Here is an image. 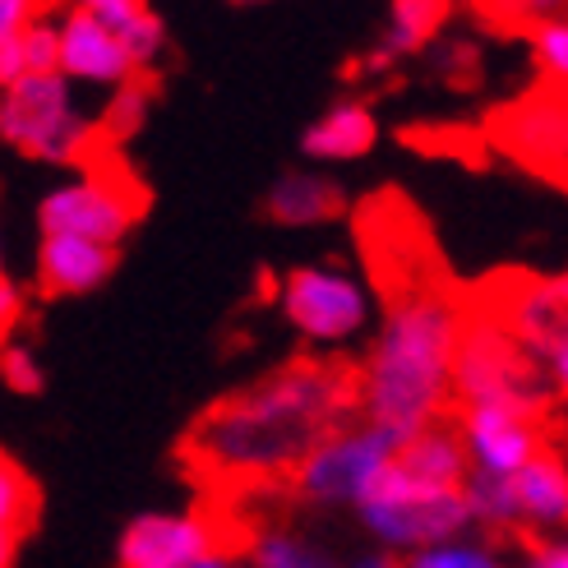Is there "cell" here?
<instances>
[{
	"label": "cell",
	"instance_id": "1",
	"mask_svg": "<svg viewBox=\"0 0 568 568\" xmlns=\"http://www.w3.org/2000/svg\"><path fill=\"white\" fill-rule=\"evenodd\" d=\"M347 407V379L328 365H287L217 403L194 435V453L226 476H273L296 467Z\"/></svg>",
	"mask_w": 568,
	"mask_h": 568
},
{
	"label": "cell",
	"instance_id": "2",
	"mask_svg": "<svg viewBox=\"0 0 568 568\" xmlns=\"http://www.w3.org/2000/svg\"><path fill=\"white\" fill-rule=\"evenodd\" d=\"M463 305L439 287H407L375 333L361 375V407L371 425L407 439L435 425L453 397V352L463 337Z\"/></svg>",
	"mask_w": 568,
	"mask_h": 568
},
{
	"label": "cell",
	"instance_id": "3",
	"mask_svg": "<svg viewBox=\"0 0 568 568\" xmlns=\"http://www.w3.org/2000/svg\"><path fill=\"white\" fill-rule=\"evenodd\" d=\"M93 130L79 89L61 74H23L0 89V139L33 162H79L93 144Z\"/></svg>",
	"mask_w": 568,
	"mask_h": 568
},
{
	"label": "cell",
	"instance_id": "4",
	"mask_svg": "<svg viewBox=\"0 0 568 568\" xmlns=\"http://www.w3.org/2000/svg\"><path fill=\"white\" fill-rule=\"evenodd\" d=\"M356 518L375 536L379 555H412V550H425V546H439V541H453V536L476 531L463 486L458 490L420 486V480L403 476L393 463L375 480V490L356 504Z\"/></svg>",
	"mask_w": 568,
	"mask_h": 568
},
{
	"label": "cell",
	"instance_id": "5",
	"mask_svg": "<svg viewBox=\"0 0 568 568\" xmlns=\"http://www.w3.org/2000/svg\"><path fill=\"white\" fill-rule=\"evenodd\" d=\"M277 310H282V320L315 347H347L375 320L371 287L337 264L292 268L277 287Z\"/></svg>",
	"mask_w": 568,
	"mask_h": 568
},
{
	"label": "cell",
	"instance_id": "6",
	"mask_svg": "<svg viewBox=\"0 0 568 568\" xmlns=\"http://www.w3.org/2000/svg\"><path fill=\"white\" fill-rule=\"evenodd\" d=\"M397 439L384 425H347V430H328L305 458L292 467L301 499L320 508H356L365 495L375 490V480L388 471Z\"/></svg>",
	"mask_w": 568,
	"mask_h": 568
},
{
	"label": "cell",
	"instance_id": "7",
	"mask_svg": "<svg viewBox=\"0 0 568 568\" xmlns=\"http://www.w3.org/2000/svg\"><path fill=\"white\" fill-rule=\"evenodd\" d=\"M453 397H458L463 407L514 403L527 412H546L550 388L504 324L471 320V324H463L458 352H453Z\"/></svg>",
	"mask_w": 568,
	"mask_h": 568
},
{
	"label": "cell",
	"instance_id": "8",
	"mask_svg": "<svg viewBox=\"0 0 568 568\" xmlns=\"http://www.w3.org/2000/svg\"><path fill=\"white\" fill-rule=\"evenodd\" d=\"M139 213H144V194L130 181H116V172H83L42 194L38 226L42 236H79L116 250L134 232Z\"/></svg>",
	"mask_w": 568,
	"mask_h": 568
},
{
	"label": "cell",
	"instance_id": "9",
	"mask_svg": "<svg viewBox=\"0 0 568 568\" xmlns=\"http://www.w3.org/2000/svg\"><path fill=\"white\" fill-rule=\"evenodd\" d=\"M458 439H463V453H467V471L471 476H495V480L518 476L536 453L546 448L541 412H527V407H514V403H471V407H463Z\"/></svg>",
	"mask_w": 568,
	"mask_h": 568
},
{
	"label": "cell",
	"instance_id": "10",
	"mask_svg": "<svg viewBox=\"0 0 568 568\" xmlns=\"http://www.w3.org/2000/svg\"><path fill=\"white\" fill-rule=\"evenodd\" d=\"M564 277H546L531 282V287L514 301V320H508V333L514 343L527 352V361L541 371L546 388L564 393L568 384V320H564Z\"/></svg>",
	"mask_w": 568,
	"mask_h": 568
},
{
	"label": "cell",
	"instance_id": "11",
	"mask_svg": "<svg viewBox=\"0 0 568 568\" xmlns=\"http://www.w3.org/2000/svg\"><path fill=\"white\" fill-rule=\"evenodd\" d=\"M217 550V527L204 514H139L121 531V568H190Z\"/></svg>",
	"mask_w": 568,
	"mask_h": 568
},
{
	"label": "cell",
	"instance_id": "12",
	"mask_svg": "<svg viewBox=\"0 0 568 568\" xmlns=\"http://www.w3.org/2000/svg\"><path fill=\"white\" fill-rule=\"evenodd\" d=\"M55 42H61L55 74L70 79L74 89H106V93H116V89H125V83L134 79V65L125 61L116 33L102 28L98 19H89V14L61 10V19H55Z\"/></svg>",
	"mask_w": 568,
	"mask_h": 568
},
{
	"label": "cell",
	"instance_id": "13",
	"mask_svg": "<svg viewBox=\"0 0 568 568\" xmlns=\"http://www.w3.org/2000/svg\"><path fill=\"white\" fill-rule=\"evenodd\" d=\"M499 144L546 176L564 172V98L531 93L499 116Z\"/></svg>",
	"mask_w": 568,
	"mask_h": 568
},
{
	"label": "cell",
	"instance_id": "14",
	"mask_svg": "<svg viewBox=\"0 0 568 568\" xmlns=\"http://www.w3.org/2000/svg\"><path fill=\"white\" fill-rule=\"evenodd\" d=\"M116 273V250L79 236H42L38 282L51 296H89Z\"/></svg>",
	"mask_w": 568,
	"mask_h": 568
},
{
	"label": "cell",
	"instance_id": "15",
	"mask_svg": "<svg viewBox=\"0 0 568 568\" xmlns=\"http://www.w3.org/2000/svg\"><path fill=\"white\" fill-rule=\"evenodd\" d=\"M379 144V121L365 102H333L301 134V153L310 162H361Z\"/></svg>",
	"mask_w": 568,
	"mask_h": 568
},
{
	"label": "cell",
	"instance_id": "16",
	"mask_svg": "<svg viewBox=\"0 0 568 568\" xmlns=\"http://www.w3.org/2000/svg\"><path fill=\"white\" fill-rule=\"evenodd\" d=\"M508 490L518 504V527L559 531L568 523V467L559 453L541 448L518 476H508Z\"/></svg>",
	"mask_w": 568,
	"mask_h": 568
},
{
	"label": "cell",
	"instance_id": "17",
	"mask_svg": "<svg viewBox=\"0 0 568 568\" xmlns=\"http://www.w3.org/2000/svg\"><path fill=\"white\" fill-rule=\"evenodd\" d=\"M393 467L420 480V486H439V490H458L467 480V453H463V439L453 425L435 420L425 430L407 435L393 453Z\"/></svg>",
	"mask_w": 568,
	"mask_h": 568
},
{
	"label": "cell",
	"instance_id": "18",
	"mask_svg": "<svg viewBox=\"0 0 568 568\" xmlns=\"http://www.w3.org/2000/svg\"><path fill=\"white\" fill-rule=\"evenodd\" d=\"M264 209L277 226H324L333 217H343L347 194L343 185H333L328 176L310 172H282L264 199Z\"/></svg>",
	"mask_w": 568,
	"mask_h": 568
},
{
	"label": "cell",
	"instance_id": "19",
	"mask_svg": "<svg viewBox=\"0 0 568 568\" xmlns=\"http://www.w3.org/2000/svg\"><path fill=\"white\" fill-rule=\"evenodd\" d=\"M448 6L453 0H393L384 42H379V51H371V70H384V65L397 61V55L420 51L439 33V23L448 19Z\"/></svg>",
	"mask_w": 568,
	"mask_h": 568
},
{
	"label": "cell",
	"instance_id": "20",
	"mask_svg": "<svg viewBox=\"0 0 568 568\" xmlns=\"http://www.w3.org/2000/svg\"><path fill=\"white\" fill-rule=\"evenodd\" d=\"M397 568H508V559L499 555V546L486 541V536L467 531V536H453V541L403 555Z\"/></svg>",
	"mask_w": 568,
	"mask_h": 568
},
{
	"label": "cell",
	"instance_id": "21",
	"mask_svg": "<svg viewBox=\"0 0 568 568\" xmlns=\"http://www.w3.org/2000/svg\"><path fill=\"white\" fill-rule=\"evenodd\" d=\"M250 568H337L324 546L296 531H260L250 546Z\"/></svg>",
	"mask_w": 568,
	"mask_h": 568
},
{
	"label": "cell",
	"instance_id": "22",
	"mask_svg": "<svg viewBox=\"0 0 568 568\" xmlns=\"http://www.w3.org/2000/svg\"><path fill=\"white\" fill-rule=\"evenodd\" d=\"M463 499H467L471 527H486V531H514V527H518V504H514V490H508V480L471 476V471H467Z\"/></svg>",
	"mask_w": 568,
	"mask_h": 568
},
{
	"label": "cell",
	"instance_id": "23",
	"mask_svg": "<svg viewBox=\"0 0 568 568\" xmlns=\"http://www.w3.org/2000/svg\"><path fill=\"white\" fill-rule=\"evenodd\" d=\"M33 514H38V490H33V480L19 471L14 458H6V453H0V531L23 536L28 527H33Z\"/></svg>",
	"mask_w": 568,
	"mask_h": 568
},
{
	"label": "cell",
	"instance_id": "24",
	"mask_svg": "<svg viewBox=\"0 0 568 568\" xmlns=\"http://www.w3.org/2000/svg\"><path fill=\"white\" fill-rule=\"evenodd\" d=\"M531 61H536V70H541V79L550 83V89L555 83L564 89V79H568V23L564 19L531 28Z\"/></svg>",
	"mask_w": 568,
	"mask_h": 568
},
{
	"label": "cell",
	"instance_id": "25",
	"mask_svg": "<svg viewBox=\"0 0 568 568\" xmlns=\"http://www.w3.org/2000/svg\"><path fill=\"white\" fill-rule=\"evenodd\" d=\"M116 42H121V51H125V61L134 65V74L139 70H153L158 65V55H162V47H166V23L149 10V14H139L125 33H116Z\"/></svg>",
	"mask_w": 568,
	"mask_h": 568
},
{
	"label": "cell",
	"instance_id": "26",
	"mask_svg": "<svg viewBox=\"0 0 568 568\" xmlns=\"http://www.w3.org/2000/svg\"><path fill=\"white\" fill-rule=\"evenodd\" d=\"M0 379H6V388L23 393V397L47 388V371H42L38 352L28 343H0Z\"/></svg>",
	"mask_w": 568,
	"mask_h": 568
},
{
	"label": "cell",
	"instance_id": "27",
	"mask_svg": "<svg viewBox=\"0 0 568 568\" xmlns=\"http://www.w3.org/2000/svg\"><path fill=\"white\" fill-rule=\"evenodd\" d=\"M144 111H149V89L139 79H130L125 89H116L111 93V102H106V116H102V130L106 134H130V130H139V121H144Z\"/></svg>",
	"mask_w": 568,
	"mask_h": 568
},
{
	"label": "cell",
	"instance_id": "28",
	"mask_svg": "<svg viewBox=\"0 0 568 568\" xmlns=\"http://www.w3.org/2000/svg\"><path fill=\"white\" fill-rule=\"evenodd\" d=\"M499 23L508 28H536V23H550V19H564V0H480Z\"/></svg>",
	"mask_w": 568,
	"mask_h": 568
},
{
	"label": "cell",
	"instance_id": "29",
	"mask_svg": "<svg viewBox=\"0 0 568 568\" xmlns=\"http://www.w3.org/2000/svg\"><path fill=\"white\" fill-rule=\"evenodd\" d=\"M19 47H23L28 74H55V55H61V42H55V19L42 14V19L19 38Z\"/></svg>",
	"mask_w": 568,
	"mask_h": 568
},
{
	"label": "cell",
	"instance_id": "30",
	"mask_svg": "<svg viewBox=\"0 0 568 568\" xmlns=\"http://www.w3.org/2000/svg\"><path fill=\"white\" fill-rule=\"evenodd\" d=\"M65 10L98 19L102 28H111V33H125L139 14H149V0H65Z\"/></svg>",
	"mask_w": 568,
	"mask_h": 568
},
{
	"label": "cell",
	"instance_id": "31",
	"mask_svg": "<svg viewBox=\"0 0 568 568\" xmlns=\"http://www.w3.org/2000/svg\"><path fill=\"white\" fill-rule=\"evenodd\" d=\"M42 14V0H0V42H19Z\"/></svg>",
	"mask_w": 568,
	"mask_h": 568
},
{
	"label": "cell",
	"instance_id": "32",
	"mask_svg": "<svg viewBox=\"0 0 568 568\" xmlns=\"http://www.w3.org/2000/svg\"><path fill=\"white\" fill-rule=\"evenodd\" d=\"M23 315V292H19V282L0 273V343H6V333L19 324Z\"/></svg>",
	"mask_w": 568,
	"mask_h": 568
},
{
	"label": "cell",
	"instance_id": "33",
	"mask_svg": "<svg viewBox=\"0 0 568 568\" xmlns=\"http://www.w3.org/2000/svg\"><path fill=\"white\" fill-rule=\"evenodd\" d=\"M28 65H23V47L19 42H0V89H10L14 79H23Z\"/></svg>",
	"mask_w": 568,
	"mask_h": 568
},
{
	"label": "cell",
	"instance_id": "34",
	"mask_svg": "<svg viewBox=\"0 0 568 568\" xmlns=\"http://www.w3.org/2000/svg\"><path fill=\"white\" fill-rule=\"evenodd\" d=\"M523 568H568V546H564V541H541V546H531V555H527Z\"/></svg>",
	"mask_w": 568,
	"mask_h": 568
},
{
	"label": "cell",
	"instance_id": "35",
	"mask_svg": "<svg viewBox=\"0 0 568 568\" xmlns=\"http://www.w3.org/2000/svg\"><path fill=\"white\" fill-rule=\"evenodd\" d=\"M14 555H19V536L0 531V568H14Z\"/></svg>",
	"mask_w": 568,
	"mask_h": 568
},
{
	"label": "cell",
	"instance_id": "36",
	"mask_svg": "<svg viewBox=\"0 0 568 568\" xmlns=\"http://www.w3.org/2000/svg\"><path fill=\"white\" fill-rule=\"evenodd\" d=\"M347 568H397V559H393V555H361V559H352Z\"/></svg>",
	"mask_w": 568,
	"mask_h": 568
},
{
	"label": "cell",
	"instance_id": "37",
	"mask_svg": "<svg viewBox=\"0 0 568 568\" xmlns=\"http://www.w3.org/2000/svg\"><path fill=\"white\" fill-rule=\"evenodd\" d=\"M190 568H241V564H236V559H226V555H217V550H213V555H204V559H194Z\"/></svg>",
	"mask_w": 568,
	"mask_h": 568
},
{
	"label": "cell",
	"instance_id": "38",
	"mask_svg": "<svg viewBox=\"0 0 568 568\" xmlns=\"http://www.w3.org/2000/svg\"><path fill=\"white\" fill-rule=\"evenodd\" d=\"M232 6H264V0H232Z\"/></svg>",
	"mask_w": 568,
	"mask_h": 568
},
{
	"label": "cell",
	"instance_id": "39",
	"mask_svg": "<svg viewBox=\"0 0 568 568\" xmlns=\"http://www.w3.org/2000/svg\"><path fill=\"white\" fill-rule=\"evenodd\" d=\"M0 273H6V245H0Z\"/></svg>",
	"mask_w": 568,
	"mask_h": 568
}]
</instances>
